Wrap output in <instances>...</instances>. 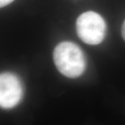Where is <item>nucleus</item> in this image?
<instances>
[{
    "label": "nucleus",
    "mask_w": 125,
    "mask_h": 125,
    "mask_svg": "<svg viewBox=\"0 0 125 125\" xmlns=\"http://www.w3.org/2000/svg\"><path fill=\"white\" fill-rule=\"evenodd\" d=\"M23 95L21 82L15 74L4 72L0 75V105L4 109L15 107Z\"/></svg>",
    "instance_id": "3"
},
{
    "label": "nucleus",
    "mask_w": 125,
    "mask_h": 125,
    "mask_svg": "<svg viewBox=\"0 0 125 125\" xmlns=\"http://www.w3.org/2000/svg\"><path fill=\"white\" fill-rule=\"evenodd\" d=\"M106 26L104 20L97 13L87 11L76 19V31L83 42L90 45L100 44L106 35Z\"/></svg>",
    "instance_id": "2"
},
{
    "label": "nucleus",
    "mask_w": 125,
    "mask_h": 125,
    "mask_svg": "<svg viewBox=\"0 0 125 125\" xmlns=\"http://www.w3.org/2000/svg\"><path fill=\"white\" fill-rule=\"evenodd\" d=\"M14 0H0V6L1 8H3L7 5L10 4V3H12Z\"/></svg>",
    "instance_id": "4"
},
{
    "label": "nucleus",
    "mask_w": 125,
    "mask_h": 125,
    "mask_svg": "<svg viewBox=\"0 0 125 125\" xmlns=\"http://www.w3.org/2000/svg\"><path fill=\"white\" fill-rule=\"evenodd\" d=\"M121 33H122V38L124 39L125 41V21L122 23V28H121Z\"/></svg>",
    "instance_id": "5"
},
{
    "label": "nucleus",
    "mask_w": 125,
    "mask_h": 125,
    "mask_svg": "<svg viewBox=\"0 0 125 125\" xmlns=\"http://www.w3.org/2000/svg\"><path fill=\"white\" fill-rule=\"evenodd\" d=\"M53 60L58 71L68 78L80 76L85 69L84 54L74 42L65 41L54 48Z\"/></svg>",
    "instance_id": "1"
}]
</instances>
